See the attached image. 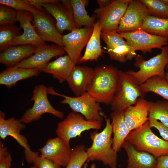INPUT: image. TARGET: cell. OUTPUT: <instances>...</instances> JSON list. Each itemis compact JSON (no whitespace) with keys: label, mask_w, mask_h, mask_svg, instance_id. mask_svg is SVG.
Wrapping results in <instances>:
<instances>
[{"label":"cell","mask_w":168,"mask_h":168,"mask_svg":"<svg viewBox=\"0 0 168 168\" xmlns=\"http://www.w3.org/2000/svg\"><path fill=\"white\" fill-rule=\"evenodd\" d=\"M141 90L145 94L152 92L158 95L168 101V82L166 78L155 76L140 85Z\"/></svg>","instance_id":"cell-30"},{"label":"cell","mask_w":168,"mask_h":168,"mask_svg":"<svg viewBox=\"0 0 168 168\" xmlns=\"http://www.w3.org/2000/svg\"><path fill=\"white\" fill-rule=\"evenodd\" d=\"M119 71L110 66L94 69L91 86L88 92L98 103H112L117 90Z\"/></svg>","instance_id":"cell-2"},{"label":"cell","mask_w":168,"mask_h":168,"mask_svg":"<svg viewBox=\"0 0 168 168\" xmlns=\"http://www.w3.org/2000/svg\"><path fill=\"white\" fill-rule=\"evenodd\" d=\"M37 48L31 44L13 46L0 54V63L8 67L17 64L32 55Z\"/></svg>","instance_id":"cell-23"},{"label":"cell","mask_w":168,"mask_h":168,"mask_svg":"<svg viewBox=\"0 0 168 168\" xmlns=\"http://www.w3.org/2000/svg\"><path fill=\"white\" fill-rule=\"evenodd\" d=\"M94 69L86 66L75 65L67 81L74 94L79 96L90 89Z\"/></svg>","instance_id":"cell-20"},{"label":"cell","mask_w":168,"mask_h":168,"mask_svg":"<svg viewBox=\"0 0 168 168\" xmlns=\"http://www.w3.org/2000/svg\"><path fill=\"white\" fill-rule=\"evenodd\" d=\"M149 120L131 131L125 141L137 150L148 152L157 158L168 155V141L156 135L151 129Z\"/></svg>","instance_id":"cell-3"},{"label":"cell","mask_w":168,"mask_h":168,"mask_svg":"<svg viewBox=\"0 0 168 168\" xmlns=\"http://www.w3.org/2000/svg\"><path fill=\"white\" fill-rule=\"evenodd\" d=\"M150 102L143 97L139 98L136 104L124 111V119L128 129L130 131L143 125L149 120Z\"/></svg>","instance_id":"cell-21"},{"label":"cell","mask_w":168,"mask_h":168,"mask_svg":"<svg viewBox=\"0 0 168 168\" xmlns=\"http://www.w3.org/2000/svg\"><path fill=\"white\" fill-rule=\"evenodd\" d=\"M85 146L81 144L72 149L71 157L65 168H82L88 159Z\"/></svg>","instance_id":"cell-33"},{"label":"cell","mask_w":168,"mask_h":168,"mask_svg":"<svg viewBox=\"0 0 168 168\" xmlns=\"http://www.w3.org/2000/svg\"><path fill=\"white\" fill-rule=\"evenodd\" d=\"M41 7L54 18L56 28L61 34L65 30L71 32L77 28L70 0H57L54 2L44 3Z\"/></svg>","instance_id":"cell-14"},{"label":"cell","mask_w":168,"mask_h":168,"mask_svg":"<svg viewBox=\"0 0 168 168\" xmlns=\"http://www.w3.org/2000/svg\"><path fill=\"white\" fill-rule=\"evenodd\" d=\"M101 38L106 44L107 53L112 60L124 63L131 60L137 55L116 31H102Z\"/></svg>","instance_id":"cell-12"},{"label":"cell","mask_w":168,"mask_h":168,"mask_svg":"<svg viewBox=\"0 0 168 168\" xmlns=\"http://www.w3.org/2000/svg\"><path fill=\"white\" fill-rule=\"evenodd\" d=\"M111 0H97V2L99 6V8H103L109 5L112 1Z\"/></svg>","instance_id":"cell-42"},{"label":"cell","mask_w":168,"mask_h":168,"mask_svg":"<svg viewBox=\"0 0 168 168\" xmlns=\"http://www.w3.org/2000/svg\"><path fill=\"white\" fill-rule=\"evenodd\" d=\"M12 159L6 147L0 142V168H11Z\"/></svg>","instance_id":"cell-37"},{"label":"cell","mask_w":168,"mask_h":168,"mask_svg":"<svg viewBox=\"0 0 168 168\" xmlns=\"http://www.w3.org/2000/svg\"><path fill=\"white\" fill-rule=\"evenodd\" d=\"M48 93L64 98L61 101V104L68 105L72 111L81 114L86 120L102 121V108L89 92H85L79 96L70 97L58 93L53 87H49Z\"/></svg>","instance_id":"cell-7"},{"label":"cell","mask_w":168,"mask_h":168,"mask_svg":"<svg viewBox=\"0 0 168 168\" xmlns=\"http://www.w3.org/2000/svg\"><path fill=\"white\" fill-rule=\"evenodd\" d=\"M149 119L150 127L157 129L162 139L168 141V127L154 118H149Z\"/></svg>","instance_id":"cell-39"},{"label":"cell","mask_w":168,"mask_h":168,"mask_svg":"<svg viewBox=\"0 0 168 168\" xmlns=\"http://www.w3.org/2000/svg\"><path fill=\"white\" fill-rule=\"evenodd\" d=\"M150 15L147 9L140 0H132L121 19L116 31L119 33L141 29L145 19Z\"/></svg>","instance_id":"cell-15"},{"label":"cell","mask_w":168,"mask_h":168,"mask_svg":"<svg viewBox=\"0 0 168 168\" xmlns=\"http://www.w3.org/2000/svg\"><path fill=\"white\" fill-rule=\"evenodd\" d=\"M161 1L168 7V0H161Z\"/></svg>","instance_id":"cell-44"},{"label":"cell","mask_w":168,"mask_h":168,"mask_svg":"<svg viewBox=\"0 0 168 168\" xmlns=\"http://www.w3.org/2000/svg\"><path fill=\"white\" fill-rule=\"evenodd\" d=\"M122 147L125 150L127 156L126 168H156L157 159L146 152L136 150L133 146L125 141Z\"/></svg>","instance_id":"cell-22"},{"label":"cell","mask_w":168,"mask_h":168,"mask_svg":"<svg viewBox=\"0 0 168 168\" xmlns=\"http://www.w3.org/2000/svg\"><path fill=\"white\" fill-rule=\"evenodd\" d=\"M26 128L25 124L20 119L11 117L6 119L5 113L0 112V138L4 140L10 136L15 139L25 149V157L27 161L30 163L35 152L30 148L26 137L21 134Z\"/></svg>","instance_id":"cell-11"},{"label":"cell","mask_w":168,"mask_h":168,"mask_svg":"<svg viewBox=\"0 0 168 168\" xmlns=\"http://www.w3.org/2000/svg\"><path fill=\"white\" fill-rule=\"evenodd\" d=\"M65 52L63 48L57 44H46L37 48L33 55L15 66L25 68L37 69L41 72L52 58L63 56Z\"/></svg>","instance_id":"cell-17"},{"label":"cell","mask_w":168,"mask_h":168,"mask_svg":"<svg viewBox=\"0 0 168 168\" xmlns=\"http://www.w3.org/2000/svg\"><path fill=\"white\" fill-rule=\"evenodd\" d=\"M48 87L41 84L35 86L31 98L34 104L31 108L24 113L20 120L24 124H28L39 120L45 113L51 114L63 119L64 113L55 109L50 103L48 97Z\"/></svg>","instance_id":"cell-8"},{"label":"cell","mask_w":168,"mask_h":168,"mask_svg":"<svg viewBox=\"0 0 168 168\" xmlns=\"http://www.w3.org/2000/svg\"><path fill=\"white\" fill-rule=\"evenodd\" d=\"M110 116L112 120L111 125L113 134L112 147L117 153L121 151L123 143L131 131L125 123L124 111H112Z\"/></svg>","instance_id":"cell-26"},{"label":"cell","mask_w":168,"mask_h":168,"mask_svg":"<svg viewBox=\"0 0 168 168\" xmlns=\"http://www.w3.org/2000/svg\"><path fill=\"white\" fill-rule=\"evenodd\" d=\"M20 29L14 25L0 26V52H2L12 46L15 38L21 35Z\"/></svg>","instance_id":"cell-31"},{"label":"cell","mask_w":168,"mask_h":168,"mask_svg":"<svg viewBox=\"0 0 168 168\" xmlns=\"http://www.w3.org/2000/svg\"><path fill=\"white\" fill-rule=\"evenodd\" d=\"M106 121L105 128L100 132H91L90 136L92 141L91 146L86 149L88 157L87 161H95L102 162L110 168H117V153L112 147V131L110 118L103 116Z\"/></svg>","instance_id":"cell-1"},{"label":"cell","mask_w":168,"mask_h":168,"mask_svg":"<svg viewBox=\"0 0 168 168\" xmlns=\"http://www.w3.org/2000/svg\"><path fill=\"white\" fill-rule=\"evenodd\" d=\"M119 34L133 51L139 50L143 54L151 53L153 49H161L168 44V38L153 35L141 29Z\"/></svg>","instance_id":"cell-9"},{"label":"cell","mask_w":168,"mask_h":168,"mask_svg":"<svg viewBox=\"0 0 168 168\" xmlns=\"http://www.w3.org/2000/svg\"><path fill=\"white\" fill-rule=\"evenodd\" d=\"M28 2L37 8L42 7V5L45 3L54 2L57 0H26Z\"/></svg>","instance_id":"cell-41"},{"label":"cell","mask_w":168,"mask_h":168,"mask_svg":"<svg viewBox=\"0 0 168 168\" xmlns=\"http://www.w3.org/2000/svg\"><path fill=\"white\" fill-rule=\"evenodd\" d=\"M40 71L36 69H28L15 66L8 67L0 74V84L10 88L19 81L38 76Z\"/></svg>","instance_id":"cell-24"},{"label":"cell","mask_w":168,"mask_h":168,"mask_svg":"<svg viewBox=\"0 0 168 168\" xmlns=\"http://www.w3.org/2000/svg\"><path fill=\"white\" fill-rule=\"evenodd\" d=\"M38 150L42 157L63 167L69 163L72 153L70 146L58 137L49 139L44 146Z\"/></svg>","instance_id":"cell-18"},{"label":"cell","mask_w":168,"mask_h":168,"mask_svg":"<svg viewBox=\"0 0 168 168\" xmlns=\"http://www.w3.org/2000/svg\"><path fill=\"white\" fill-rule=\"evenodd\" d=\"M165 69L168 71V64L166 66Z\"/></svg>","instance_id":"cell-47"},{"label":"cell","mask_w":168,"mask_h":168,"mask_svg":"<svg viewBox=\"0 0 168 168\" xmlns=\"http://www.w3.org/2000/svg\"><path fill=\"white\" fill-rule=\"evenodd\" d=\"M165 78L167 81L168 82V71L166 72V77Z\"/></svg>","instance_id":"cell-45"},{"label":"cell","mask_w":168,"mask_h":168,"mask_svg":"<svg viewBox=\"0 0 168 168\" xmlns=\"http://www.w3.org/2000/svg\"><path fill=\"white\" fill-rule=\"evenodd\" d=\"M75 65L68 55H63L49 63L41 72L51 74L62 83L67 81Z\"/></svg>","instance_id":"cell-25"},{"label":"cell","mask_w":168,"mask_h":168,"mask_svg":"<svg viewBox=\"0 0 168 168\" xmlns=\"http://www.w3.org/2000/svg\"><path fill=\"white\" fill-rule=\"evenodd\" d=\"M141 29L153 35L168 38V18L149 15L145 19Z\"/></svg>","instance_id":"cell-29"},{"label":"cell","mask_w":168,"mask_h":168,"mask_svg":"<svg viewBox=\"0 0 168 168\" xmlns=\"http://www.w3.org/2000/svg\"><path fill=\"white\" fill-rule=\"evenodd\" d=\"M33 20L32 14L28 12H17V21L23 33L17 36L13 41L12 46L23 44H31L39 48L46 45L39 36L34 26L31 23Z\"/></svg>","instance_id":"cell-19"},{"label":"cell","mask_w":168,"mask_h":168,"mask_svg":"<svg viewBox=\"0 0 168 168\" xmlns=\"http://www.w3.org/2000/svg\"><path fill=\"white\" fill-rule=\"evenodd\" d=\"M151 15L160 18H168V7L161 0H140Z\"/></svg>","instance_id":"cell-34"},{"label":"cell","mask_w":168,"mask_h":168,"mask_svg":"<svg viewBox=\"0 0 168 168\" xmlns=\"http://www.w3.org/2000/svg\"><path fill=\"white\" fill-rule=\"evenodd\" d=\"M161 50L160 54L147 60L142 55H137L134 65L139 68V70H129L125 72L139 85L155 76L165 78V70L168 64V46H164Z\"/></svg>","instance_id":"cell-4"},{"label":"cell","mask_w":168,"mask_h":168,"mask_svg":"<svg viewBox=\"0 0 168 168\" xmlns=\"http://www.w3.org/2000/svg\"><path fill=\"white\" fill-rule=\"evenodd\" d=\"M101 29L97 21L94 23L92 35L89 40L83 55L79 62L82 63L97 60L105 52L100 44Z\"/></svg>","instance_id":"cell-27"},{"label":"cell","mask_w":168,"mask_h":168,"mask_svg":"<svg viewBox=\"0 0 168 168\" xmlns=\"http://www.w3.org/2000/svg\"><path fill=\"white\" fill-rule=\"evenodd\" d=\"M30 168H38L36 166L34 165L33 166L30 167Z\"/></svg>","instance_id":"cell-46"},{"label":"cell","mask_w":168,"mask_h":168,"mask_svg":"<svg viewBox=\"0 0 168 168\" xmlns=\"http://www.w3.org/2000/svg\"><path fill=\"white\" fill-rule=\"evenodd\" d=\"M88 164L87 162L85 163L83 167V168H87ZM96 165L94 163H93L91 164V166L90 168H96Z\"/></svg>","instance_id":"cell-43"},{"label":"cell","mask_w":168,"mask_h":168,"mask_svg":"<svg viewBox=\"0 0 168 168\" xmlns=\"http://www.w3.org/2000/svg\"><path fill=\"white\" fill-rule=\"evenodd\" d=\"M149 118H154L168 127V101L150 102Z\"/></svg>","instance_id":"cell-32"},{"label":"cell","mask_w":168,"mask_h":168,"mask_svg":"<svg viewBox=\"0 0 168 168\" xmlns=\"http://www.w3.org/2000/svg\"><path fill=\"white\" fill-rule=\"evenodd\" d=\"M32 163L38 168H61V166L37 154L33 158Z\"/></svg>","instance_id":"cell-38"},{"label":"cell","mask_w":168,"mask_h":168,"mask_svg":"<svg viewBox=\"0 0 168 168\" xmlns=\"http://www.w3.org/2000/svg\"><path fill=\"white\" fill-rule=\"evenodd\" d=\"M1 4L11 7L17 11H27L31 12L37 8L26 0H0Z\"/></svg>","instance_id":"cell-36"},{"label":"cell","mask_w":168,"mask_h":168,"mask_svg":"<svg viewBox=\"0 0 168 168\" xmlns=\"http://www.w3.org/2000/svg\"><path fill=\"white\" fill-rule=\"evenodd\" d=\"M74 22L77 28L82 26L93 27L96 17L90 16L87 14L85 7L88 4V0H70Z\"/></svg>","instance_id":"cell-28"},{"label":"cell","mask_w":168,"mask_h":168,"mask_svg":"<svg viewBox=\"0 0 168 168\" xmlns=\"http://www.w3.org/2000/svg\"><path fill=\"white\" fill-rule=\"evenodd\" d=\"M93 30V27H84L63 35L64 48L75 65L79 62L82 50L87 44Z\"/></svg>","instance_id":"cell-16"},{"label":"cell","mask_w":168,"mask_h":168,"mask_svg":"<svg viewBox=\"0 0 168 168\" xmlns=\"http://www.w3.org/2000/svg\"><path fill=\"white\" fill-rule=\"evenodd\" d=\"M31 13L33 26L41 38L45 42H52L64 48L63 35L57 30L50 14L42 7Z\"/></svg>","instance_id":"cell-13"},{"label":"cell","mask_w":168,"mask_h":168,"mask_svg":"<svg viewBox=\"0 0 168 168\" xmlns=\"http://www.w3.org/2000/svg\"><path fill=\"white\" fill-rule=\"evenodd\" d=\"M132 0H114L103 8L94 11L102 31H116L121 19Z\"/></svg>","instance_id":"cell-10"},{"label":"cell","mask_w":168,"mask_h":168,"mask_svg":"<svg viewBox=\"0 0 168 168\" xmlns=\"http://www.w3.org/2000/svg\"><path fill=\"white\" fill-rule=\"evenodd\" d=\"M17 12L11 7L0 4V26L14 25L17 21Z\"/></svg>","instance_id":"cell-35"},{"label":"cell","mask_w":168,"mask_h":168,"mask_svg":"<svg viewBox=\"0 0 168 168\" xmlns=\"http://www.w3.org/2000/svg\"><path fill=\"white\" fill-rule=\"evenodd\" d=\"M157 159L156 168H168V155L161 156Z\"/></svg>","instance_id":"cell-40"},{"label":"cell","mask_w":168,"mask_h":168,"mask_svg":"<svg viewBox=\"0 0 168 168\" xmlns=\"http://www.w3.org/2000/svg\"><path fill=\"white\" fill-rule=\"evenodd\" d=\"M102 123L87 120L81 114L72 111L63 120L58 123L56 133L58 137L70 146L71 139L80 137L82 133L86 131L100 129Z\"/></svg>","instance_id":"cell-6"},{"label":"cell","mask_w":168,"mask_h":168,"mask_svg":"<svg viewBox=\"0 0 168 168\" xmlns=\"http://www.w3.org/2000/svg\"><path fill=\"white\" fill-rule=\"evenodd\" d=\"M140 85L125 72L119 71L116 91L111 104L113 111H124L128 107L135 105L138 99L145 97Z\"/></svg>","instance_id":"cell-5"}]
</instances>
